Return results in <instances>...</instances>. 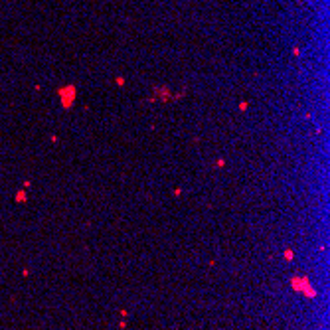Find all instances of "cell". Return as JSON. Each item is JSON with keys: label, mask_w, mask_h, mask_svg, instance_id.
I'll list each match as a JSON object with an SVG mask.
<instances>
[{"label": "cell", "mask_w": 330, "mask_h": 330, "mask_svg": "<svg viewBox=\"0 0 330 330\" xmlns=\"http://www.w3.org/2000/svg\"><path fill=\"white\" fill-rule=\"evenodd\" d=\"M285 257L287 259H293V251H285Z\"/></svg>", "instance_id": "cell-1"}]
</instances>
